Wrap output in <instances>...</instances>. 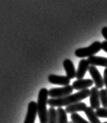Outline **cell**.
<instances>
[{"mask_svg":"<svg viewBox=\"0 0 107 123\" xmlns=\"http://www.w3.org/2000/svg\"><path fill=\"white\" fill-rule=\"evenodd\" d=\"M90 90L86 89L84 90L79 91L74 94H71L66 97L61 98H50L48 99L47 104L50 107H58L62 108V106H68V105L75 104L77 102H79L83 99H85L89 97Z\"/></svg>","mask_w":107,"mask_h":123,"instance_id":"6da1fadb","label":"cell"},{"mask_svg":"<svg viewBox=\"0 0 107 123\" xmlns=\"http://www.w3.org/2000/svg\"><path fill=\"white\" fill-rule=\"evenodd\" d=\"M48 96V90L46 88L40 89L37 102V115L40 123H48V110L47 109Z\"/></svg>","mask_w":107,"mask_h":123,"instance_id":"7a4b0ae2","label":"cell"},{"mask_svg":"<svg viewBox=\"0 0 107 123\" xmlns=\"http://www.w3.org/2000/svg\"><path fill=\"white\" fill-rule=\"evenodd\" d=\"M101 49H102L101 42L97 41H94L88 47L77 49L75 51V54L78 58L90 57L98 53Z\"/></svg>","mask_w":107,"mask_h":123,"instance_id":"3957f363","label":"cell"},{"mask_svg":"<svg viewBox=\"0 0 107 123\" xmlns=\"http://www.w3.org/2000/svg\"><path fill=\"white\" fill-rule=\"evenodd\" d=\"M73 91V88L72 85H67L63 87L59 88H52L48 91V94L51 98H61L66 97L67 95L72 94Z\"/></svg>","mask_w":107,"mask_h":123,"instance_id":"277c9868","label":"cell"},{"mask_svg":"<svg viewBox=\"0 0 107 123\" xmlns=\"http://www.w3.org/2000/svg\"><path fill=\"white\" fill-rule=\"evenodd\" d=\"M88 72L89 74L92 78L93 81L95 83L96 87L98 89H102L104 84V80L101 74L99 72L98 69L97 68L96 66H89Z\"/></svg>","mask_w":107,"mask_h":123,"instance_id":"5b68a950","label":"cell"},{"mask_svg":"<svg viewBox=\"0 0 107 123\" xmlns=\"http://www.w3.org/2000/svg\"><path fill=\"white\" fill-rule=\"evenodd\" d=\"M89 104L90 107L93 109L98 110L100 107V91L96 87H93L90 90L89 95Z\"/></svg>","mask_w":107,"mask_h":123,"instance_id":"8992f818","label":"cell"},{"mask_svg":"<svg viewBox=\"0 0 107 123\" xmlns=\"http://www.w3.org/2000/svg\"><path fill=\"white\" fill-rule=\"evenodd\" d=\"M37 114V103L33 101L29 102L24 123H35Z\"/></svg>","mask_w":107,"mask_h":123,"instance_id":"52a82bcc","label":"cell"},{"mask_svg":"<svg viewBox=\"0 0 107 123\" xmlns=\"http://www.w3.org/2000/svg\"><path fill=\"white\" fill-rule=\"evenodd\" d=\"M47 80L50 83L62 86H67L70 85L71 79L67 76H59L56 74H50Z\"/></svg>","mask_w":107,"mask_h":123,"instance_id":"ba28073f","label":"cell"},{"mask_svg":"<svg viewBox=\"0 0 107 123\" xmlns=\"http://www.w3.org/2000/svg\"><path fill=\"white\" fill-rule=\"evenodd\" d=\"M94 84L93 80L89 79H77L74 81L72 84V87L73 89L78 91H81L88 89L89 87H91Z\"/></svg>","mask_w":107,"mask_h":123,"instance_id":"9c48e42d","label":"cell"},{"mask_svg":"<svg viewBox=\"0 0 107 123\" xmlns=\"http://www.w3.org/2000/svg\"><path fill=\"white\" fill-rule=\"evenodd\" d=\"M89 64L86 59H82L79 62L78 68L76 70V78L77 79H82L88 71Z\"/></svg>","mask_w":107,"mask_h":123,"instance_id":"30bf717a","label":"cell"},{"mask_svg":"<svg viewBox=\"0 0 107 123\" xmlns=\"http://www.w3.org/2000/svg\"><path fill=\"white\" fill-rule=\"evenodd\" d=\"M87 108V106L86 103L79 101L67 106L65 108V111L68 114H73L78 112H84Z\"/></svg>","mask_w":107,"mask_h":123,"instance_id":"8fae6325","label":"cell"},{"mask_svg":"<svg viewBox=\"0 0 107 123\" xmlns=\"http://www.w3.org/2000/svg\"><path fill=\"white\" fill-rule=\"evenodd\" d=\"M87 60L89 64V65L94 66H103L107 68V58L98 56V55H92L88 57Z\"/></svg>","mask_w":107,"mask_h":123,"instance_id":"7c38bea8","label":"cell"},{"mask_svg":"<svg viewBox=\"0 0 107 123\" xmlns=\"http://www.w3.org/2000/svg\"><path fill=\"white\" fill-rule=\"evenodd\" d=\"M63 66L66 71L67 76L70 79H73L76 76V70L73 62L69 59H65L63 61Z\"/></svg>","mask_w":107,"mask_h":123,"instance_id":"4fadbf2b","label":"cell"},{"mask_svg":"<svg viewBox=\"0 0 107 123\" xmlns=\"http://www.w3.org/2000/svg\"><path fill=\"white\" fill-rule=\"evenodd\" d=\"M84 113L89 119L90 123H102L99 118L96 115V112L90 106L86 108V110L84 111Z\"/></svg>","mask_w":107,"mask_h":123,"instance_id":"5bb4252c","label":"cell"},{"mask_svg":"<svg viewBox=\"0 0 107 123\" xmlns=\"http://www.w3.org/2000/svg\"><path fill=\"white\" fill-rule=\"evenodd\" d=\"M56 110L58 114V123H68L67 113L65 110L62 108H58Z\"/></svg>","mask_w":107,"mask_h":123,"instance_id":"9a60e30c","label":"cell"},{"mask_svg":"<svg viewBox=\"0 0 107 123\" xmlns=\"http://www.w3.org/2000/svg\"><path fill=\"white\" fill-rule=\"evenodd\" d=\"M48 123H58L57 110L54 107L48 110Z\"/></svg>","mask_w":107,"mask_h":123,"instance_id":"2e32d148","label":"cell"},{"mask_svg":"<svg viewBox=\"0 0 107 123\" xmlns=\"http://www.w3.org/2000/svg\"><path fill=\"white\" fill-rule=\"evenodd\" d=\"M100 103L104 108H107V89H102L100 91Z\"/></svg>","mask_w":107,"mask_h":123,"instance_id":"e0dca14e","label":"cell"},{"mask_svg":"<svg viewBox=\"0 0 107 123\" xmlns=\"http://www.w3.org/2000/svg\"><path fill=\"white\" fill-rule=\"evenodd\" d=\"M72 122L73 123H90L84 119L82 116H81L77 113H73L71 115Z\"/></svg>","mask_w":107,"mask_h":123,"instance_id":"ac0fdd59","label":"cell"},{"mask_svg":"<svg viewBox=\"0 0 107 123\" xmlns=\"http://www.w3.org/2000/svg\"><path fill=\"white\" fill-rule=\"evenodd\" d=\"M96 114L99 118H107V108H100L96 110Z\"/></svg>","mask_w":107,"mask_h":123,"instance_id":"d6986e66","label":"cell"},{"mask_svg":"<svg viewBox=\"0 0 107 123\" xmlns=\"http://www.w3.org/2000/svg\"><path fill=\"white\" fill-rule=\"evenodd\" d=\"M104 84L106 86V89L107 91V68H105V69L104 70Z\"/></svg>","mask_w":107,"mask_h":123,"instance_id":"ffe728a7","label":"cell"},{"mask_svg":"<svg viewBox=\"0 0 107 123\" xmlns=\"http://www.w3.org/2000/svg\"><path fill=\"white\" fill-rule=\"evenodd\" d=\"M102 35L107 41V26H105V27L102 28Z\"/></svg>","mask_w":107,"mask_h":123,"instance_id":"44dd1931","label":"cell"},{"mask_svg":"<svg viewBox=\"0 0 107 123\" xmlns=\"http://www.w3.org/2000/svg\"><path fill=\"white\" fill-rule=\"evenodd\" d=\"M102 49L106 53H107V41H104L102 43Z\"/></svg>","mask_w":107,"mask_h":123,"instance_id":"7402d4cb","label":"cell"},{"mask_svg":"<svg viewBox=\"0 0 107 123\" xmlns=\"http://www.w3.org/2000/svg\"><path fill=\"white\" fill-rule=\"evenodd\" d=\"M68 123H73V122H69Z\"/></svg>","mask_w":107,"mask_h":123,"instance_id":"603a6c76","label":"cell"},{"mask_svg":"<svg viewBox=\"0 0 107 123\" xmlns=\"http://www.w3.org/2000/svg\"><path fill=\"white\" fill-rule=\"evenodd\" d=\"M107 123V122H104V123Z\"/></svg>","mask_w":107,"mask_h":123,"instance_id":"cb8c5ba5","label":"cell"}]
</instances>
